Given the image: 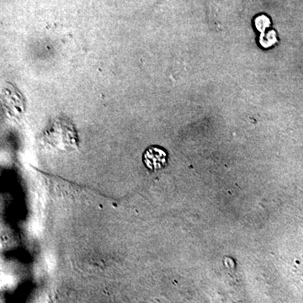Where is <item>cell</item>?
Listing matches in <instances>:
<instances>
[{
    "mask_svg": "<svg viewBox=\"0 0 303 303\" xmlns=\"http://www.w3.org/2000/svg\"><path fill=\"white\" fill-rule=\"evenodd\" d=\"M166 162V152L159 147H150L144 154L145 164L152 170L163 168Z\"/></svg>",
    "mask_w": 303,
    "mask_h": 303,
    "instance_id": "cell-1",
    "label": "cell"
},
{
    "mask_svg": "<svg viewBox=\"0 0 303 303\" xmlns=\"http://www.w3.org/2000/svg\"><path fill=\"white\" fill-rule=\"evenodd\" d=\"M269 19L265 18V16H262L261 18H259L256 20V26H257L258 29L260 30V32H264L265 28L269 26Z\"/></svg>",
    "mask_w": 303,
    "mask_h": 303,
    "instance_id": "cell-2",
    "label": "cell"
}]
</instances>
